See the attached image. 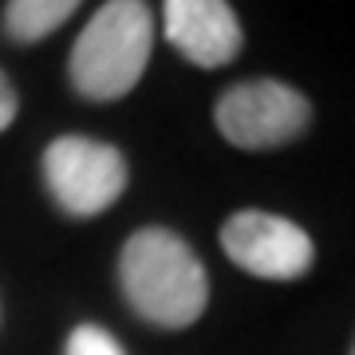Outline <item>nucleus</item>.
<instances>
[{"label": "nucleus", "instance_id": "7", "mask_svg": "<svg viewBox=\"0 0 355 355\" xmlns=\"http://www.w3.org/2000/svg\"><path fill=\"white\" fill-rule=\"evenodd\" d=\"M83 0H8L4 8V32L16 44H40L51 36L55 28H64V20L76 12Z\"/></svg>", "mask_w": 355, "mask_h": 355}, {"label": "nucleus", "instance_id": "2", "mask_svg": "<svg viewBox=\"0 0 355 355\" xmlns=\"http://www.w3.org/2000/svg\"><path fill=\"white\" fill-rule=\"evenodd\" d=\"M154 48V12L146 0H107L79 32L67 76L91 103H114L142 79Z\"/></svg>", "mask_w": 355, "mask_h": 355}, {"label": "nucleus", "instance_id": "8", "mask_svg": "<svg viewBox=\"0 0 355 355\" xmlns=\"http://www.w3.org/2000/svg\"><path fill=\"white\" fill-rule=\"evenodd\" d=\"M64 355H127L123 343L99 324H79L64 343Z\"/></svg>", "mask_w": 355, "mask_h": 355}, {"label": "nucleus", "instance_id": "4", "mask_svg": "<svg viewBox=\"0 0 355 355\" xmlns=\"http://www.w3.org/2000/svg\"><path fill=\"white\" fill-rule=\"evenodd\" d=\"M217 130L241 150L284 146L312 123V107L280 79H249L229 87L214 107Z\"/></svg>", "mask_w": 355, "mask_h": 355}, {"label": "nucleus", "instance_id": "6", "mask_svg": "<svg viewBox=\"0 0 355 355\" xmlns=\"http://www.w3.org/2000/svg\"><path fill=\"white\" fill-rule=\"evenodd\" d=\"M162 28L198 67H221L241 51V24L225 0H162Z\"/></svg>", "mask_w": 355, "mask_h": 355}, {"label": "nucleus", "instance_id": "1", "mask_svg": "<svg viewBox=\"0 0 355 355\" xmlns=\"http://www.w3.org/2000/svg\"><path fill=\"white\" fill-rule=\"evenodd\" d=\"M119 284L127 304L154 328H190L209 304V277L174 229H139L119 257Z\"/></svg>", "mask_w": 355, "mask_h": 355}, {"label": "nucleus", "instance_id": "10", "mask_svg": "<svg viewBox=\"0 0 355 355\" xmlns=\"http://www.w3.org/2000/svg\"><path fill=\"white\" fill-rule=\"evenodd\" d=\"M352 355H355V347H352Z\"/></svg>", "mask_w": 355, "mask_h": 355}, {"label": "nucleus", "instance_id": "9", "mask_svg": "<svg viewBox=\"0 0 355 355\" xmlns=\"http://www.w3.org/2000/svg\"><path fill=\"white\" fill-rule=\"evenodd\" d=\"M16 107H20V99H16V91H12V83H8V76L0 71V130L12 127Z\"/></svg>", "mask_w": 355, "mask_h": 355}, {"label": "nucleus", "instance_id": "3", "mask_svg": "<svg viewBox=\"0 0 355 355\" xmlns=\"http://www.w3.org/2000/svg\"><path fill=\"white\" fill-rule=\"evenodd\" d=\"M127 158L111 142L64 135L44 150V182L55 205L71 217H95L111 209L127 190Z\"/></svg>", "mask_w": 355, "mask_h": 355}, {"label": "nucleus", "instance_id": "5", "mask_svg": "<svg viewBox=\"0 0 355 355\" xmlns=\"http://www.w3.org/2000/svg\"><path fill=\"white\" fill-rule=\"evenodd\" d=\"M221 249L237 268L261 280H296L316 261V245L288 217L241 209L221 225Z\"/></svg>", "mask_w": 355, "mask_h": 355}]
</instances>
